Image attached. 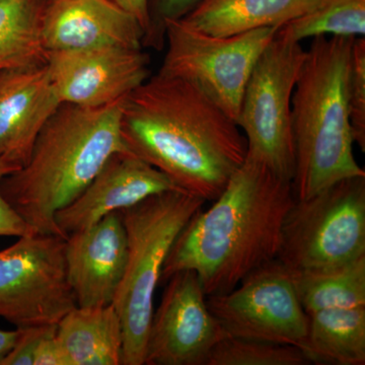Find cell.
Here are the masks:
<instances>
[{
    "label": "cell",
    "instance_id": "4fadbf2b",
    "mask_svg": "<svg viewBox=\"0 0 365 365\" xmlns=\"http://www.w3.org/2000/svg\"><path fill=\"white\" fill-rule=\"evenodd\" d=\"M66 277L76 307L112 304L123 279L128 237L121 212L115 211L66 237Z\"/></svg>",
    "mask_w": 365,
    "mask_h": 365
},
{
    "label": "cell",
    "instance_id": "ffe728a7",
    "mask_svg": "<svg viewBox=\"0 0 365 365\" xmlns=\"http://www.w3.org/2000/svg\"><path fill=\"white\" fill-rule=\"evenodd\" d=\"M289 271L307 314L365 306V256L335 267Z\"/></svg>",
    "mask_w": 365,
    "mask_h": 365
},
{
    "label": "cell",
    "instance_id": "7a4b0ae2",
    "mask_svg": "<svg viewBox=\"0 0 365 365\" xmlns=\"http://www.w3.org/2000/svg\"><path fill=\"white\" fill-rule=\"evenodd\" d=\"M294 200L292 181L247 155L212 205L199 209L178 235L160 284L175 273L192 270L207 297L234 289L277 259L283 223Z\"/></svg>",
    "mask_w": 365,
    "mask_h": 365
},
{
    "label": "cell",
    "instance_id": "8992f818",
    "mask_svg": "<svg viewBox=\"0 0 365 365\" xmlns=\"http://www.w3.org/2000/svg\"><path fill=\"white\" fill-rule=\"evenodd\" d=\"M365 256V176L347 178L294 200L277 260L288 270L335 267Z\"/></svg>",
    "mask_w": 365,
    "mask_h": 365
},
{
    "label": "cell",
    "instance_id": "ac0fdd59",
    "mask_svg": "<svg viewBox=\"0 0 365 365\" xmlns=\"http://www.w3.org/2000/svg\"><path fill=\"white\" fill-rule=\"evenodd\" d=\"M57 338L71 365H121L123 329L113 304L74 307L57 324Z\"/></svg>",
    "mask_w": 365,
    "mask_h": 365
},
{
    "label": "cell",
    "instance_id": "30bf717a",
    "mask_svg": "<svg viewBox=\"0 0 365 365\" xmlns=\"http://www.w3.org/2000/svg\"><path fill=\"white\" fill-rule=\"evenodd\" d=\"M207 306L230 337L299 348L309 316L292 274L277 259L256 269L227 294L207 297Z\"/></svg>",
    "mask_w": 365,
    "mask_h": 365
},
{
    "label": "cell",
    "instance_id": "d6986e66",
    "mask_svg": "<svg viewBox=\"0 0 365 365\" xmlns=\"http://www.w3.org/2000/svg\"><path fill=\"white\" fill-rule=\"evenodd\" d=\"M307 316V336L299 349L309 364H365V306Z\"/></svg>",
    "mask_w": 365,
    "mask_h": 365
},
{
    "label": "cell",
    "instance_id": "484cf974",
    "mask_svg": "<svg viewBox=\"0 0 365 365\" xmlns=\"http://www.w3.org/2000/svg\"><path fill=\"white\" fill-rule=\"evenodd\" d=\"M21 168L0 158V182ZM35 230L18 215L0 191V237H26L35 235Z\"/></svg>",
    "mask_w": 365,
    "mask_h": 365
},
{
    "label": "cell",
    "instance_id": "4316f807",
    "mask_svg": "<svg viewBox=\"0 0 365 365\" xmlns=\"http://www.w3.org/2000/svg\"><path fill=\"white\" fill-rule=\"evenodd\" d=\"M47 326L20 329L18 341L1 365H34L36 348Z\"/></svg>",
    "mask_w": 365,
    "mask_h": 365
},
{
    "label": "cell",
    "instance_id": "277c9868",
    "mask_svg": "<svg viewBox=\"0 0 365 365\" xmlns=\"http://www.w3.org/2000/svg\"><path fill=\"white\" fill-rule=\"evenodd\" d=\"M355 39L319 36L307 50L292 98L295 200L341 180L365 176L353 153L348 111Z\"/></svg>",
    "mask_w": 365,
    "mask_h": 365
},
{
    "label": "cell",
    "instance_id": "f546056e",
    "mask_svg": "<svg viewBox=\"0 0 365 365\" xmlns=\"http://www.w3.org/2000/svg\"><path fill=\"white\" fill-rule=\"evenodd\" d=\"M20 329L13 331H4L0 329V365L9 353L13 350L19 336H20Z\"/></svg>",
    "mask_w": 365,
    "mask_h": 365
},
{
    "label": "cell",
    "instance_id": "44dd1931",
    "mask_svg": "<svg viewBox=\"0 0 365 365\" xmlns=\"http://www.w3.org/2000/svg\"><path fill=\"white\" fill-rule=\"evenodd\" d=\"M47 0H0V71L46 63L42 42Z\"/></svg>",
    "mask_w": 365,
    "mask_h": 365
},
{
    "label": "cell",
    "instance_id": "ba28073f",
    "mask_svg": "<svg viewBox=\"0 0 365 365\" xmlns=\"http://www.w3.org/2000/svg\"><path fill=\"white\" fill-rule=\"evenodd\" d=\"M306 55L300 43L275 36L255 64L235 120L248 144V155L292 182V98Z\"/></svg>",
    "mask_w": 365,
    "mask_h": 365
},
{
    "label": "cell",
    "instance_id": "83f0119b",
    "mask_svg": "<svg viewBox=\"0 0 365 365\" xmlns=\"http://www.w3.org/2000/svg\"><path fill=\"white\" fill-rule=\"evenodd\" d=\"M34 365H71L57 338V325L46 328L36 348Z\"/></svg>",
    "mask_w": 365,
    "mask_h": 365
},
{
    "label": "cell",
    "instance_id": "5b68a950",
    "mask_svg": "<svg viewBox=\"0 0 365 365\" xmlns=\"http://www.w3.org/2000/svg\"><path fill=\"white\" fill-rule=\"evenodd\" d=\"M205 203L188 192L172 190L120 211L128 237V258L112 304L123 329L121 365H144L163 265L178 235Z\"/></svg>",
    "mask_w": 365,
    "mask_h": 365
},
{
    "label": "cell",
    "instance_id": "5bb4252c",
    "mask_svg": "<svg viewBox=\"0 0 365 365\" xmlns=\"http://www.w3.org/2000/svg\"><path fill=\"white\" fill-rule=\"evenodd\" d=\"M181 190L167 175L129 150L110 157L85 191L55 215L62 237L130 208L148 197Z\"/></svg>",
    "mask_w": 365,
    "mask_h": 365
},
{
    "label": "cell",
    "instance_id": "d4e9b609",
    "mask_svg": "<svg viewBox=\"0 0 365 365\" xmlns=\"http://www.w3.org/2000/svg\"><path fill=\"white\" fill-rule=\"evenodd\" d=\"M202 0H146L148 29L144 34L143 47L162 51L165 48V24L188 16Z\"/></svg>",
    "mask_w": 365,
    "mask_h": 365
},
{
    "label": "cell",
    "instance_id": "2e32d148",
    "mask_svg": "<svg viewBox=\"0 0 365 365\" xmlns=\"http://www.w3.org/2000/svg\"><path fill=\"white\" fill-rule=\"evenodd\" d=\"M60 105L46 63L0 71V158L25 165Z\"/></svg>",
    "mask_w": 365,
    "mask_h": 365
},
{
    "label": "cell",
    "instance_id": "f1b7e54d",
    "mask_svg": "<svg viewBox=\"0 0 365 365\" xmlns=\"http://www.w3.org/2000/svg\"><path fill=\"white\" fill-rule=\"evenodd\" d=\"M112 1L115 2L117 6L122 7L124 11H128L132 16H135L136 20L143 26L144 34H145L148 24L146 0H112Z\"/></svg>",
    "mask_w": 365,
    "mask_h": 365
},
{
    "label": "cell",
    "instance_id": "603a6c76",
    "mask_svg": "<svg viewBox=\"0 0 365 365\" xmlns=\"http://www.w3.org/2000/svg\"><path fill=\"white\" fill-rule=\"evenodd\" d=\"M297 346L228 337L209 354L206 365H307Z\"/></svg>",
    "mask_w": 365,
    "mask_h": 365
},
{
    "label": "cell",
    "instance_id": "e0dca14e",
    "mask_svg": "<svg viewBox=\"0 0 365 365\" xmlns=\"http://www.w3.org/2000/svg\"><path fill=\"white\" fill-rule=\"evenodd\" d=\"M322 0H202L181 20L213 36L237 35L262 28H280L309 13Z\"/></svg>",
    "mask_w": 365,
    "mask_h": 365
},
{
    "label": "cell",
    "instance_id": "cb8c5ba5",
    "mask_svg": "<svg viewBox=\"0 0 365 365\" xmlns=\"http://www.w3.org/2000/svg\"><path fill=\"white\" fill-rule=\"evenodd\" d=\"M348 111L353 140L365 151V39L353 42L351 71L348 86Z\"/></svg>",
    "mask_w": 365,
    "mask_h": 365
},
{
    "label": "cell",
    "instance_id": "9c48e42d",
    "mask_svg": "<svg viewBox=\"0 0 365 365\" xmlns=\"http://www.w3.org/2000/svg\"><path fill=\"white\" fill-rule=\"evenodd\" d=\"M0 251V318L16 329L57 325L76 307L66 277V240L31 235Z\"/></svg>",
    "mask_w": 365,
    "mask_h": 365
},
{
    "label": "cell",
    "instance_id": "7402d4cb",
    "mask_svg": "<svg viewBox=\"0 0 365 365\" xmlns=\"http://www.w3.org/2000/svg\"><path fill=\"white\" fill-rule=\"evenodd\" d=\"M275 36L297 43L319 36L364 38L365 0H322L309 13L281 26Z\"/></svg>",
    "mask_w": 365,
    "mask_h": 365
},
{
    "label": "cell",
    "instance_id": "9a60e30c",
    "mask_svg": "<svg viewBox=\"0 0 365 365\" xmlns=\"http://www.w3.org/2000/svg\"><path fill=\"white\" fill-rule=\"evenodd\" d=\"M41 33L46 52L143 48V26L112 0H47Z\"/></svg>",
    "mask_w": 365,
    "mask_h": 365
},
{
    "label": "cell",
    "instance_id": "8fae6325",
    "mask_svg": "<svg viewBox=\"0 0 365 365\" xmlns=\"http://www.w3.org/2000/svg\"><path fill=\"white\" fill-rule=\"evenodd\" d=\"M165 284L151 318L144 365H206L213 348L228 335L209 309L198 275L180 271Z\"/></svg>",
    "mask_w": 365,
    "mask_h": 365
},
{
    "label": "cell",
    "instance_id": "7c38bea8",
    "mask_svg": "<svg viewBox=\"0 0 365 365\" xmlns=\"http://www.w3.org/2000/svg\"><path fill=\"white\" fill-rule=\"evenodd\" d=\"M46 66L60 103L81 107L112 104L150 78V56L118 46L47 51Z\"/></svg>",
    "mask_w": 365,
    "mask_h": 365
},
{
    "label": "cell",
    "instance_id": "3957f363",
    "mask_svg": "<svg viewBox=\"0 0 365 365\" xmlns=\"http://www.w3.org/2000/svg\"><path fill=\"white\" fill-rule=\"evenodd\" d=\"M123 100L97 108L60 105L26 165L0 182L2 195L36 234L62 237L57 212L85 191L112 155L128 150L120 127Z\"/></svg>",
    "mask_w": 365,
    "mask_h": 365
},
{
    "label": "cell",
    "instance_id": "52a82bcc",
    "mask_svg": "<svg viewBox=\"0 0 365 365\" xmlns=\"http://www.w3.org/2000/svg\"><path fill=\"white\" fill-rule=\"evenodd\" d=\"M278 29L220 37L182 20L167 21V52L158 73L191 83L235 122L255 64Z\"/></svg>",
    "mask_w": 365,
    "mask_h": 365
},
{
    "label": "cell",
    "instance_id": "6da1fadb",
    "mask_svg": "<svg viewBox=\"0 0 365 365\" xmlns=\"http://www.w3.org/2000/svg\"><path fill=\"white\" fill-rule=\"evenodd\" d=\"M120 127L127 150L205 202L248 155L234 120L191 83L158 72L124 98Z\"/></svg>",
    "mask_w": 365,
    "mask_h": 365
}]
</instances>
